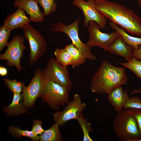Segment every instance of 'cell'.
<instances>
[{
    "label": "cell",
    "mask_w": 141,
    "mask_h": 141,
    "mask_svg": "<svg viewBox=\"0 0 141 141\" xmlns=\"http://www.w3.org/2000/svg\"><path fill=\"white\" fill-rule=\"evenodd\" d=\"M32 22L30 17L26 16L24 10L18 8L14 12L6 17L4 21V24L12 31L17 28H22Z\"/></svg>",
    "instance_id": "cell-15"
},
{
    "label": "cell",
    "mask_w": 141,
    "mask_h": 141,
    "mask_svg": "<svg viewBox=\"0 0 141 141\" xmlns=\"http://www.w3.org/2000/svg\"><path fill=\"white\" fill-rule=\"evenodd\" d=\"M108 95V101L118 113L122 110L129 98L127 91H124L121 86L115 88Z\"/></svg>",
    "instance_id": "cell-16"
},
{
    "label": "cell",
    "mask_w": 141,
    "mask_h": 141,
    "mask_svg": "<svg viewBox=\"0 0 141 141\" xmlns=\"http://www.w3.org/2000/svg\"><path fill=\"white\" fill-rule=\"evenodd\" d=\"M124 109H141V99L137 96L129 97L123 107Z\"/></svg>",
    "instance_id": "cell-28"
},
{
    "label": "cell",
    "mask_w": 141,
    "mask_h": 141,
    "mask_svg": "<svg viewBox=\"0 0 141 141\" xmlns=\"http://www.w3.org/2000/svg\"><path fill=\"white\" fill-rule=\"evenodd\" d=\"M111 27L117 31L122 37L125 42L128 44L132 46L134 48L137 49L141 45V38L131 36L126 33L122 28H120L117 25L110 22Z\"/></svg>",
    "instance_id": "cell-19"
},
{
    "label": "cell",
    "mask_w": 141,
    "mask_h": 141,
    "mask_svg": "<svg viewBox=\"0 0 141 141\" xmlns=\"http://www.w3.org/2000/svg\"><path fill=\"white\" fill-rule=\"evenodd\" d=\"M13 96L11 103L9 105L6 106L2 108L3 112L8 117L17 116L28 112L27 108L23 102L22 93H13Z\"/></svg>",
    "instance_id": "cell-17"
},
{
    "label": "cell",
    "mask_w": 141,
    "mask_h": 141,
    "mask_svg": "<svg viewBox=\"0 0 141 141\" xmlns=\"http://www.w3.org/2000/svg\"><path fill=\"white\" fill-rule=\"evenodd\" d=\"M64 48L71 54L73 62L71 66L74 68L83 64L86 59L80 50L74 44L72 43L66 45Z\"/></svg>",
    "instance_id": "cell-20"
},
{
    "label": "cell",
    "mask_w": 141,
    "mask_h": 141,
    "mask_svg": "<svg viewBox=\"0 0 141 141\" xmlns=\"http://www.w3.org/2000/svg\"><path fill=\"white\" fill-rule=\"evenodd\" d=\"M11 30L4 24L0 28V52L7 46Z\"/></svg>",
    "instance_id": "cell-27"
},
{
    "label": "cell",
    "mask_w": 141,
    "mask_h": 141,
    "mask_svg": "<svg viewBox=\"0 0 141 141\" xmlns=\"http://www.w3.org/2000/svg\"><path fill=\"white\" fill-rule=\"evenodd\" d=\"M24 37L15 35L8 43L5 52L0 55V60L7 61L6 64L10 67L14 66L18 71H20L23 67L20 64V60L24 50L28 47L24 44Z\"/></svg>",
    "instance_id": "cell-8"
},
{
    "label": "cell",
    "mask_w": 141,
    "mask_h": 141,
    "mask_svg": "<svg viewBox=\"0 0 141 141\" xmlns=\"http://www.w3.org/2000/svg\"><path fill=\"white\" fill-rule=\"evenodd\" d=\"M5 84L9 90L13 93H20L23 92L25 86L23 81H18L8 78L3 79Z\"/></svg>",
    "instance_id": "cell-25"
},
{
    "label": "cell",
    "mask_w": 141,
    "mask_h": 141,
    "mask_svg": "<svg viewBox=\"0 0 141 141\" xmlns=\"http://www.w3.org/2000/svg\"><path fill=\"white\" fill-rule=\"evenodd\" d=\"M25 38L30 46L29 62L32 66L43 56L46 48L47 43L40 33L28 24L22 28Z\"/></svg>",
    "instance_id": "cell-6"
},
{
    "label": "cell",
    "mask_w": 141,
    "mask_h": 141,
    "mask_svg": "<svg viewBox=\"0 0 141 141\" xmlns=\"http://www.w3.org/2000/svg\"><path fill=\"white\" fill-rule=\"evenodd\" d=\"M42 122L38 119L34 121L32 130L35 134L40 135L45 131L42 127Z\"/></svg>",
    "instance_id": "cell-29"
},
{
    "label": "cell",
    "mask_w": 141,
    "mask_h": 141,
    "mask_svg": "<svg viewBox=\"0 0 141 141\" xmlns=\"http://www.w3.org/2000/svg\"><path fill=\"white\" fill-rule=\"evenodd\" d=\"M77 120L78 122L83 133V141H92L90 136V133L92 131L91 124L85 119L81 113Z\"/></svg>",
    "instance_id": "cell-23"
},
{
    "label": "cell",
    "mask_w": 141,
    "mask_h": 141,
    "mask_svg": "<svg viewBox=\"0 0 141 141\" xmlns=\"http://www.w3.org/2000/svg\"><path fill=\"white\" fill-rule=\"evenodd\" d=\"M7 132L13 137L20 138L23 136L28 137L34 141H40L39 137L31 131L23 130L17 127L11 126L9 127Z\"/></svg>",
    "instance_id": "cell-21"
},
{
    "label": "cell",
    "mask_w": 141,
    "mask_h": 141,
    "mask_svg": "<svg viewBox=\"0 0 141 141\" xmlns=\"http://www.w3.org/2000/svg\"><path fill=\"white\" fill-rule=\"evenodd\" d=\"M43 9L45 16L55 12L57 7L55 0H37Z\"/></svg>",
    "instance_id": "cell-26"
},
{
    "label": "cell",
    "mask_w": 141,
    "mask_h": 141,
    "mask_svg": "<svg viewBox=\"0 0 141 141\" xmlns=\"http://www.w3.org/2000/svg\"></svg>",
    "instance_id": "cell-38"
},
{
    "label": "cell",
    "mask_w": 141,
    "mask_h": 141,
    "mask_svg": "<svg viewBox=\"0 0 141 141\" xmlns=\"http://www.w3.org/2000/svg\"><path fill=\"white\" fill-rule=\"evenodd\" d=\"M138 48L141 49V45L139 46Z\"/></svg>",
    "instance_id": "cell-35"
},
{
    "label": "cell",
    "mask_w": 141,
    "mask_h": 141,
    "mask_svg": "<svg viewBox=\"0 0 141 141\" xmlns=\"http://www.w3.org/2000/svg\"><path fill=\"white\" fill-rule=\"evenodd\" d=\"M133 48L127 44L120 35L108 48L106 51L122 56L128 62L133 57Z\"/></svg>",
    "instance_id": "cell-14"
},
{
    "label": "cell",
    "mask_w": 141,
    "mask_h": 141,
    "mask_svg": "<svg viewBox=\"0 0 141 141\" xmlns=\"http://www.w3.org/2000/svg\"><path fill=\"white\" fill-rule=\"evenodd\" d=\"M59 124L55 122L49 129L45 131L39 137L41 141H62L63 139L60 133Z\"/></svg>",
    "instance_id": "cell-18"
},
{
    "label": "cell",
    "mask_w": 141,
    "mask_h": 141,
    "mask_svg": "<svg viewBox=\"0 0 141 141\" xmlns=\"http://www.w3.org/2000/svg\"><path fill=\"white\" fill-rule=\"evenodd\" d=\"M54 54L56 59L62 64L67 66L72 65L73 60L72 55L65 48L56 49Z\"/></svg>",
    "instance_id": "cell-22"
},
{
    "label": "cell",
    "mask_w": 141,
    "mask_h": 141,
    "mask_svg": "<svg viewBox=\"0 0 141 141\" xmlns=\"http://www.w3.org/2000/svg\"><path fill=\"white\" fill-rule=\"evenodd\" d=\"M88 25L89 37L86 44L90 49L97 46L106 51L108 48L120 35L115 31L108 33L101 32L99 25L93 21H90Z\"/></svg>",
    "instance_id": "cell-11"
},
{
    "label": "cell",
    "mask_w": 141,
    "mask_h": 141,
    "mask_svg": "<svg viewBox=\"0 0 141 141\" xmlns=\"http://www.w3.org/2000/svg\"><path fill=\"white\" fill-rule=\"evenodd\" d=\"M80 20L78 18L71 24L66 25L61 22L50 25V29L56 33L62 32L66 34L71 39L72 44L81 52L86 58L90 60H95L96 56L91 51V49L82 42L79 36V24Z\"/></svg>",
    "instance_id": "cell-5"
},
{
    "label": "cell",
    "mask_w": 141,
    "mask_h": 141,
    "mask_svg": "<svg viewBox=\"0 0 141 141\" xmlns=\"http://www.w3.org/2000/svg\"><path fill=\"white\" fill-rule=\"evenodd\" d=\"M84 1H85V0H84ZM94 0L95 1H97V0Z\"/></svg>",
    "instance_id": "cell-37"
},
{
    "label": "cell",
    "mask_w": 141,
    "mask_h": 141,
    "mask_svg": "<svg viewBox=\"0 0 141 141\" xmlns=\"http://www.w3.org/2000/svg\"><path fill=\"white\" fill-rule=\"evenodd\" d=\"M119 63L130 70L141 80V59H137L133 56L130 61Z\"/></svg>",
    "instance_id": "cell-24"
},
{
    "label": "cell",
    "mask_w": 141,
    "mask_h": 141,
    "mask_svg": "<svg viewBox=\"0 0 141 141\" xmlns=\"http://www.w3.org/2000/svg\"><path fill=\"white\" fill-rule=\"evenodd\" d=\"M141 93V89H134L133 90V91L130 93V95H132L133 94L138 93Z\"/></svg>",
    "instance_id": "cell-33"
},
{
    "label": "cell",
    "mask_w": 141,
    "mask_h": 141,
    "mask_svg": "<svg viewBox=\"0 0 141 141\" xmlns=\"http://www.w3.org/2000/svg\"><path fill=\"white\" fill-rule=\"evenodd\" d=\"M133 56L137 59H141V49L139 48L137 49L133 48Z\"/></svg>",
    "instance_id": "cell-31"
},
{
    "label": "cell",
    "mask_w": 141,
    "mask_h": 141,
    "mask_svg": "<svg viewBox=\"0 0 141 141\" xmlns=\"http://www.w3.org/2000/svg\"><path fill=\"white\" fill-rule=\"evenodd\" d=\"M97 9L111 22L130 33L141 36V19L132 9L107 0L95 1Z\"/></svg>",
    "instance_id": "cell-1"
},
{
    "label": "cell",
    "mask_w": 141,
    "mask_h": 141,
    "mask_svg": "<svg viewBox=\"0 0 141 141\" xmlns=\"http://www.w3.org/2000/svg\"><path fill=\"white\" fill-rule=\"evenodd\" d=\"M128 81L124 68L114 66L105 60L92 77L90 90L100 95L108 94L115 88L126 84Z\"/></svg>",
    "instance_id": "cell-2"
},
{
    "label": "cell",
    "mask_w": 141,
    "mask_h": 141,
    "mask_svg": "<svg viewBox=\"0 0 141 141\" xmlns=\"http://www.w3.org/2000/svg\"><path fill=\"white\" fill-rule=\"evenodd\" d=\"M73 5L82 10L84 17L83 23L85 27L88 26L90 21L96 22L100 28L104 29L106 26L107 20L96 9L95 1L88 0H74Z\"/></svg>",
    "instance_id": "cell-12"
},
{
    "label": "cell",
    "mask_w": 141,
    "mask_h": 141,
    "mask_svg": "<svg viewBox=\"0 0 141 141\" xmlns=\"http://www.w3.org/2000/svg\"><path fill=\"white\" fill-rule=\"evenodd\" d=\"M69 92L63 86L48 80L44 89L41 97L53 109L58 110L62 106L69 102Z\"/></svg>",
    "instance_id": "cell-4"
},
{
    "label": "cell",
    "mask_w": 141,
    "mask_h": 141,
    "mask_svg": "<svg viewBox=\"0 0 141 141\" xmlns=\"http://www.w3.org/2000/svg\"><path fill=\"white\" fill-rule=\"evenodd\" d=\"M113 130L122 141H138L141 139L136 120L130 109H124L114 118Z\"/></svg>",
    "instance_id": "cell-3"
},
{
    "label": "cell",
    "mask_w": 141,
    "mask_h": 141,
    "mask_svg": "<svg viewBox=\"0 0 141 141\" xmlns=\"http://www.w3.org/2000/svg\"><path fill=\"white\" fill-rule=\"evenodd\" d=\"M138 141H141V139L139 140Z\"/></svg>",
    "instance_id": "cell-36"
},
{
    "label": "cell",
    "mask_w": 141,
    "mask_h": 141,
    "mask_svg": "<svg viewBox=\"0 0 141 141\" xmlns=\"http://www.w3.org/2000/svg\"><path fill=\"white\" fill-rule=\"evenodd\" d=\"M38 4L37 0H15L13 5L25 11L29 15L32 22L41 23L44 21L45 16Z\"/></svg>",
    "instance_id": "cell-13"
},
{
    "label": "cell",
    "mask_w": 141,
    "mask_h": 141,
    "mask_svg": "<svg viewBox=\"0 0 141 141\" xmlns=\"http://www.w3.org/2000/svg\"><path fill=\"white\" fill-rule=\"evenodd\" d=\"M8 74L7 69L5 67L0 66V75L2 77H6Z\"/></svg>",
    "instance_id": "cell-32"
},
{
    "label": "cell",
    "mask_w": 141,
    "mask_h": 141,
    "mask_svg": "<svg viewBox=\"0 0 141 141\" xmlns=\"http://www.w3.org/2000/svg\"><path fill=\"white\" fill-rule=\"evenodd\" d=\"M86 107V104L82 102L80 96L75 94L73 100L69 102L62 110L57 111L53 114L54 120L62 127L69 120H77Z\"/></svg>",
    "instance_id": "cell-10"
},
{
    "label": "cell",
    "mask_w": 141,
    "mask_h": 141,
    "mask_svg": "<svg viewBox=\"0 0 141 141\" xmlns=\"http://www.w3.org/2000/svg\"><path fill=\"white\" fill-rule=\"evenodd\" d=\"M44 76L48 80L52 81L65 88L69 92L72 88L67 66L56 59L50 58L44 70Z\"/></svg>",
    "instance_id": "cell-9"
},
{
    "label": "cell",
    "mask_w": 141,
    "mask_h": 141,
    "mask_svg": "<svg viewBox=\"0 0 141 141\" xmlns=\"http://www.w3.org/2000/svg\"><path fill=\"white\" fill-rule=\"evenodd\" d=\"M137 121L141 139V109H129Z\"/></svg>",
    "instance_id": "cell-30"
},
{
    "label": "cell",
    "mask_w": 141,
    "mask_h": 141,
    "mask_svg": "<svg viewBox=\"0 0 141 141\" xmlns=\"http://www.w3.org/2000/svg\"><path fill=\"white\" fill-rule=\"evenodd\" d=\"M139 6L141 8V0H137Z\"/></svg>",
    "instance_id": "cell-34"
},
{
    "label": "cell",
    "mask_w": 141,
    "mask_h": 141,
    "mask_svg": "<svg viewBox=\"0 0 141 141\" xmlns=\"http://www.w3.org/2000/svg\"><path fill=\"white\" fill-rule=\"evenodd\" d=\"M34 76L29 85L24 87L22 93L23 103L27 108L33 107L36 100L40 97L48 81L44 77V70L38 68L34 72Z\"/></svg>",
    "instance_id": "cell-7"
}]
</instances>
